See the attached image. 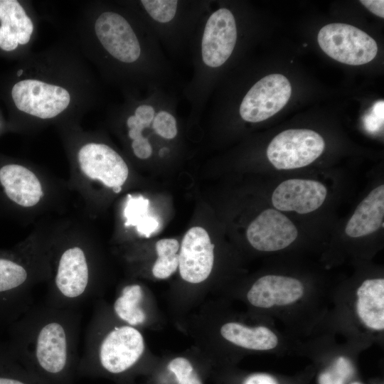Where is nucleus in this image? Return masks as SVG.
Masks as SVG:
<instances>
[{
    "label": "nucleus",
    "instance_id": "nucleus-3",
    "mask_svg": "<svg viewBox=\"0 0 384 384\" xmlns=\"http://www.w3.org/2000/svg\"><path fill=\"white\" fill-rule=\"evenodd\" d=\"M11 87L16 110L31 123L60 122L82 111L96 96V86L74 58L63 52L31 57L29 68L16 73Z\"/></svg>",
    "mask_w": 384,
    "mask_h": 384
},
{
    "label": "nucleus",
    "instance_id": "nucleus-22",
    "mask_svg": "<svg viewBox=\"0 0 384 384\" xmlns=\"http://www.w3.org/2000/svg\"><path fill=\"white\" fill-rule=\"evenodd\" d=\"M220 334L228 341L247 349L270 350L275 348L278 343L277 336L264 326L252 328L230 322L221 327Z\"/></svg>",
    "mask_w": 384,
    "mask_h": 384
},
{
    "label": "nucleus",
    "instance_id": "nucleus-2",
    "mask_svg": "<svg viewBox=\"0 0 384 384\" xmlns=\"http://www.w3.org/2000/svg\"><path fill=\"white\" fill-rule=\"evenodd\" d=\"M81 313L46 303L31 306L9 325L6 343L23 367L43 384H74L80 360Z\"/></svg>",
    "mask_w": 384,
    "mask_h": 384
},
{
    "label": "nucleus",
    "instance_id": "nucleus-13",
    "mask_svg": "<svg viewBox=\"0 0 384 384\" xmlns=\"http://www.w3.org/2000/svg\"><path fill=\"white\" fill-rule=\"evenodd\" d=\"M291 94L292 86L285 76L266 75L252 85L242 96L237 111L239 117L249 123L265 121L286 105Z\"/></svg>",
    "mask_w": 384,
    "mask_h": 384
},
{
    "label": "nucleus",
    "instance_id": "nucleus-9",
    "mask_svg": "<svg viewBox=\"0 0 384 384\" xmlns=\"http://www.w3.org/2000/svg\"><path fill=\"white\" fill-rule=\"evenodd\" d=\"M49 252V251H48ZM51 277L46 304L77 309L90 298L93 272L90 249L79 242H68L49 252Z\"/></svg>",
    "mask_w": 384,
    "mask_h": 384
},
{
    "label": "nucleus",
    "instance_id": "nucleus-20",
    "mask_svg": "<svg viewBox=\"0 0 384 384\" xmlns=\"http://www.w3.org/2000/svg\"><path fill=\"white\" fill-rule=\"evenodd\" d=\"M384 186L373 190L358 204L348 221L345 233L351 238H358L377 231L383 223Z\"/></svg>",
    "mask_w": 384,
    "mask_h": 384
},
{
    "label": "nucleus",
    "instance_id": "nucleus-26",
    "mask_svg": "<svg viewBox=\"0 0 384 384\" xmlns=\"http://www.w3.org/2000/svg\"><path fill=\"white\" fill-rule=\"evenodd\" d=\"M179 242L174 238H164L156 243L158 258L152 268L153 275L158 279L169 277L178 267Z\"/></svg>",
    "mask_w": 384,
    "mask_h": 384
},
{
    "label": "nucleus",
    "instance_id": "nucleus-27",
    "mask_svg": "<svg viewBox=\"0 0 384 384\" xmlns=\"http://www.w3.org/2000/svg\"><path fill=\"white\" fill-rule=\"evenodd\" d=\"M168 368L174 375L178 384H202L193 366L185 358H174L169 362Z\"/></svg>",
    "mask_w": 384,
    "mask_h": 384
},
{
    "label": "nucleus",
    "instance_id": "nucleus-7",
    "mask_svg": "<svg viewBox=\"0 0 384 384\" xmlns=\"http://www.w3.org/2000/svg\"><path fill=\"white\" fill-rule=\"evenodd\" d=\"M48 250L21 246L0 252V321L10 325L31 306V290L50 280Z\"/></svg>",
    "mask_w": 384,
    "mask_h": 384
},
{
    "label": "nucleus",
    "instance_id": "nucleus-17",
    "mask_svg": "<svg viewBox=\"0 0 384 384\" xmlns=\"http://www.w3.org/2000/svg\"><path fill=\"white\" fill-rule=\"evenodd\" d=\"M0 186L8 200L22 208H35L44 197L39 177L21 164L8 163L0 166Z\"/></svg>",
    "mask_w": 384,
    "mask_h": 384
},
{
    "label": "nucleus",
    "instance_id": "nucleus-16",
    "mask_svg": "<svg viewBox=\"0 0 384 384\" xmlns=\"http://www.w3.org/2000/svg\"><path fill=\"white\" fill-rule=\"evenodd\" d=\"M327 194L321 183L293 178L282 182L273 191L272 202L277 210L306 214L320 208Z\"/></svg>",
    "mask_w": 384,
    "mask_h": 384
},
{
    "label": "nucleus",
    "instance_id": "nucleus-18",
    "mask_svg": "<svg viewBox=\"0 0 384 384\" xmlns=\"http://www.w3.org/2000/svg\"><path fill=\"white\" fill-rule=\"evenodd\" d=\"M34 21L16 0H0V48L6 52L29 44L34 36Z\"/></svg>",
    "mask_w": 384,
    "mask_h": 384
},
{
    "label": "nucleus",
    "instance_id": "nucleus-29",
    "mask_svg": "<svg viewBox=\"0 0 384 384\" xmlns=\"http://www.w3.org/2000/svg\"><path fill=\"white\" fill-rule=\"evenodd\" d=\"M335 372L346 380L352 375L353 367L348 360L340 357L335 364Z\"/></svg>",
    "mask_w": 384,
    "mask_h": 384
},
{
    "label": "nucleus",
    "instance_id": "nucleus-8",
    "mask_svg": "<svg viewBox=\"0 0 384 384\" xmlns=\"http://www.w3.org/2000/svg\"><path fill=\"white\" fill-rule=\"evenodd\" d=\"M144 351L143 336L134 327L116 325L103 333L91 321L86 331L77 377L90 378L101 373L122 375L136 365Z\"/></svg>",
    "mask_w": 384,
    "mask_h": 384
},
{
    "label": "nucleus",
    "instance_id": "nucleus-25",
    "mask_svg": "<svg viewBox=\"0 0 384 384\" xmlns=\"http://www.w3.org/2000/svg\"><path fill=\"white\" fill-rule=\"evenodd\" d=\"M0 384H43L18 361L6 343H0Z\"/></svg>",
    "mask_w": 384,
    "mask_h": 384
},
{
    "label": "nucleus",
    "instance_id": "nucleus-28",
    "mask_svg": "<svg viewBox=\"0 0 384 384\" xmlns=\"http://www.w3.org/2000/svg\"><path fill=\"white\" fill-rule=\"evenodd\" d=\"M383 124V101L377 102L365 117V125L369 131H375Z\"/></svg>",
    "mask_w": 384,
    "mask_h": 384
},
{
    "label": "nucleus",
    "instance_id": "nucleus-4",
    "mask_svg": "<svg viewBox=\"0 0 384 384\" xmlns=\"http://www.w3.org/2000/svg\"><path fill=\"white\" fill-rule=\"evenodd\" d=\"M239 43V25L234 11L215 1L201 19L189 46L192 75L182 90L189 107L188 119L197 122Z\"/></svg>",
    "mask_w": 384,
    "mask_h": 384
},
{
    "label": "nucleus",
    "instance_id": "nucleus-24",
    "mask_svg": "<svg viewBox=\"0 0 384 384\" xmlns=\"http://www.w3.org/2000/svg\"><path fill=\"white\" fill-rule=\"evenodd\" d=\"M149 200L142 196L127 195L124 210L125 227H136L138 233L146 238H149L159 226L157 218L149 215Z\"/></svg>",
    "mask_w": 384,
    "mask_h": 384
},
{
    "label": "nucleus",
    "instance_id": "nucleus-33",
    "mask_svg": "<svg viewBox=\"0 0 384 384\" xmlns=\"http://www.w3.org/2000/svg\"><path fill=\"white\" fill-rule=\"evenodd\" d=\"M351 384H361V383L358 382H354V383H352Z\"/></svg>",
    "mask_w": 384,
    "mask_h": 384
},
{
    "label": "nucleus",
    "instance_id": "nucleus-32",
    "mask_svg": "<svg viewBox=\"0 0 384 384\" xmlns=\"http://www.w3.org/2000/svg\"><path fill=\"white\" fill-rule=\"evenodd\" d=\"M334 382V373L325 372L320 375L319 378V384H332Z\"/></svg>",
    "mask_w": 384,
    "mask_h": 384
},
{
    "label": "nucleus",
    "instance_id": "nucleus-12",
    "mask_svg": "<svg viewBox=\"0 0 384 384\" xmlns=\"http://www.w3.org/2000/svg\"><path fill=\"white\" fill-rule=\"evenodd\" d=\"M324 148V140L317 132L307 129H291L273 138L267 146V156L277 169H299L314 161Z\"/></svg>",
    "mask_w": 384,
    "mask_h": 384
},
{
    "label": "nucleus",
    "instance_id": "nucleus-14",
    "mask_svg": "<svg viewBox=\"0 0 384 384\" xmlns=\"http://www.w3.org/2000/svg\"><path fill=\"white\" fill-rule=\"evenodd\" d=\"M214 245L207 231L198 226L185 234L178 254L180 275L185 281L197 284L210 275L214 262Z\"/></svg>",
    "mask_w": 384,
    "mask_h": 384
},
{
    "label": "nucleus",
    "instance_id": "nucleus-5",
    "mask_svg": "<svg viewBox=\"0 0 384 384\" xmlns=\"http://www.w3.org/2000/svg\"><path fill=\"white\" fill-rule=\"evenodd\" d=\"M124 96V102L108 110L109 118L122 130L134 156L147 160L154 154L152 136L171 142L179 134L177 90L151 88Z\"/></svg>",
    "mask_w": 384,
    "mask_h": 384
},
{
    "label": "nucleus",
    "instance_id": "nucleus-6",
    "mask_svg": "<svg viewBox=\"0 0 384 384\" xmlns=\"http://www.w3.org/2000/svg\"><path fill=\"white\" fill-rule=\"evenodd\" d=\"M135 11L156 37L166 55L188 56L193 36L213 0H132Z\"/></svg>",
    "mask_w": 384,
    "mask_h": 384
},
{
    "label": "nucleus",
    "instance_id": "nucleus-10",
    "mask_svg": "<svg viewBox=\"0 0 384 384\" xmlns=\"http://www.w3.org/2000/svg\"><path fill=\"white\" fill-rule=\"evenodd\" d=\"M73 161L85 182L100 183L115 193L121 191L129 176V167L122 156L109 144L85 137L75 144Z\"/></svg>",
    "mask_w": 384,
    "mask_h": 384
},
{
    "label": "nucleus",
    "instance_id": "nucleus-11",
    "mask_svg": "<svg viewBox=\"0 0 384 384\" xmlns=\"http://www.w3.org/2000/svg\"><path fill=\"white\" fill-rule=\"evenodd\" d=\"M318 43L331 58L350 65H361L376 56L375 41L359 28L345 23H330L318 33Z\"/></svg>",
    "mask_w": 384,
    "mask_h": 384
},
{
    "label": "nucleus",
    "instance_id": "nucleus-23",
    "mask_svg": "<svg viewBox=\"0 0 384 384\" xmlns=\"http://www.w3.org/2000/svg\"><path fill=\"white\" fill-rule=\"evenodd\" d=\"M143 298L140 285L133 284L124 287L113 304L115 315L127 325L134 327L142 324L146 319L142 306Z\"/></svg>",
    "mask_w": 384,
    "mask_h": 384
},
{
    "label": "nucleus",
    "instance_id": "nucleus-15",
    "mask_svg": "<svg viewBox=\"0 0 384 384\" xmlns=\"http://www.w3.org/2000/svg\"><path fill=\"white\" fill-rule=\"evenodd\" d=\"M298 235L294 224L276 209L262 211L248 226L247 238L257 250H282L293 242Z\"/></svg>",
    "mask_w": 384,
    "mask_h": 384
},
{
    "label": "nucleus",
    "instance_id": "nucleus-30",
    "mask_svg": "<svg viewBox=\"0 0 384 384\" xmlns=\"http://www.w3.org/2000/svg\"><path fill=\"white\" fill-rule=\"evenodd\" d=\"M360 2L373 14L384 18L383 0H361Z\"/></svg>",
    "mask_w": 384,
    "mask_h": 384
},
{
    "label": "nucleus",
    "instance_id": "nucleus-19",
    "mask_svg": "<svg viewBox=\"0 0 384 384\" xmlns=\"http://www.w3.org/2000/svg\"><path fill=\"white\" fill-rule=\"evenodd\" d=\"M304 287L294 278L266 275L258 279L247 292V299L257 307L270 308L274 305L292 304L302 297Z\"/></svg>",
    "mask_w": 384,
    "mask_h": 384
},
{
    "label": "nucleus",
    "instance_id": "nucleus-21",
    "mask_svg": "<svg viewBox=\"0 0 384 384\" xmlns=\"http://www.w3.org/2000/svg\"><path fill=\"white\" fill-rule=\"evenodd\" d=\"M357 312L370 329L384 328V279L365 280L357 290Z\"/></svg>",
    "mask_w": 384,
    "mask_h": 384
},
{
    "label": "nucleus",
    "instance_id": "nucleus-1",
    "mask_svg": "<svg viewBox=\"0 0 384 384\" xmlns=\"http://www.w3.org/2000/svg\"><path fill=\"white\" fill-rule=\"evenodd\" d=\"M80 31L90 58L124 95L151 88L176 90L174 65L126 1L92 4Z\"/></svg>",
    "mask_w": 384,
    "mask_h": 384
},
{
    "label": "nucleus",
    "instance_id": "nucleus-31",
    "mask_svg": "<svg viewBox=\"0 0 384 384\" xmlns=\"http://www.w3.org/2000/svg\"><path fill=\"white\" fill-rule=\"evenodd\" d=\"M244 384H277L275 380L266 374H255L247 378Z\"/></svg>",
    "mask_w": 384,
    "mask_h": 384
}]
</instances>
